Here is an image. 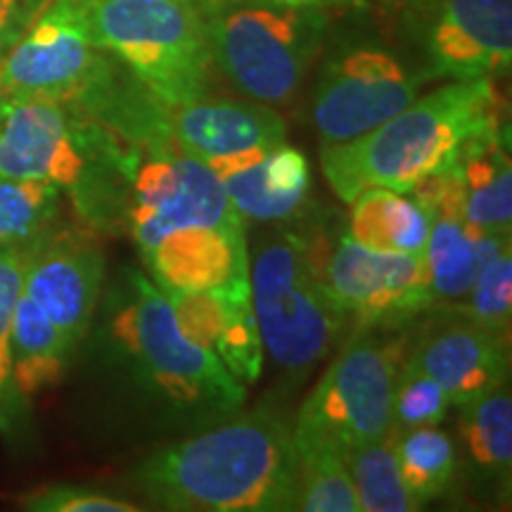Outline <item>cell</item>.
I'll return each mask as SVG.
<instances>
[{
    "instance_id": "7a4b0ae2",
    "label": "cell",
    "mask_w": 512,
    "mask_h": 512,
    "mask_svg": "<svg viewBox=\"0 0 512 512\" xmlns=\"http://www.w3.org/2000/svg\"><path fill=\"white\" fill-rule=\"evenodd\" d=\"M107 342L143 406L162 422L202 430L245 406V384L185 335L169 297L133 268L110 294Z\"/></svg>"
},
{
    "instance_id": "ffe728a7",
    "label": "cell",
    "mask_w": 512,
    "mask_h": 512,
    "mask_svg": "<svg viewBox=\"0 0 512 512\" xmlns=\"http://www.w3.org/2000/svg\"><path fill=\"white\" fill-rule=\"evenodd\" d=\"M465 221L475 233H510L512 226V164L508 124L489 128L467 140L453 162Z\"/></svg>"
},
{
    "instance_id": "44dd1931",
    "label": "cell",
    "mask_w": 512,
    "mask_h": 512,
    "mask_svg": "<svg viewBox=\"0 0 512 512\" xmlns=\"http://www.w3.org/2000/svg\"><path fill=\"white\" fill-rule=\"evenodd\" d=\"M221 183L242 221L285 223L309 200L311 166L302 152L283 143Z\"/></svg>"
},
{
    "instance_id": "5b68a950",
    "label": "cell",
    "mask_w": 512,
    "mask_h": 512,
    "mask_svg": "<svg viewBox=\"0 0 512 512\" xmlns=\"http://www.w3.org/2000/svg\"><path fill=\"white\" fill-rule=\"evenodd\" d=\"M211 64L247 98H294L328 31V12L283 0H192Z\"/></svg>"
},
{
    "instance_id": "f1b7e54d",
    "label": "cell",
    "mask_w": 512,
    "mask_h": 512,
    "mask_svg": "<svg viewBox=\"0 0 512 512\" xmlns=\"http://www.w3.org/2000/svg\"><path fill=\"white\" fill-rule=\"evenodd\" d=\"M297 510L361 512L347 460L337 456H313L299 460Z\"/></svg>"
},
{
    "instance_id": "ba28073f",
    "label": "cell",
    "mask_w": 512,
    "mask_h": 512,
    "mask_svg": "<svg viewBox=\"0 0 512 512\" xmlns=\"http://www.w3.org/2000/svg\"><path fill=\"white\" fill-rule=\"evenodd\" d=\"M396 351L358 328L330 368L306 396L292 425L299 460L313 456L344 458L356 446L392 432V392Z\"/></svg>"
},
{
    "instance_id": "d4e9b609",
    "label": "cell",
    "mask_w": 512,
    "mask_h": 512,
    "mask_svg": "<svg viewBox=\"0 0 512 512\" xmlns=\"http://www.w3.org/2000/svg\"><path fill=\"white\" fill-rule=\"evenodd\" d=\"M394 448L401 479L418 510L444 496L456 482V444L451 434L437 425L396 432Z\"/></svg>"
},
{
    "instance_id": "5bb4252c",
    "label": "cell",
    "mask_w": 512,
    "mask_h": 512,
    "mask_svg": "<svg viewBox=\"0 0 512 512\" xmlns=\"http://www.w3.org/2000/svg\"><path fill=\"white\" fill-rule=\"evenodd\" d=\"M411 195L430 214L425 249L432 304H460L486 261L510 249V233H475L465 221L463 192L453 164L415 183Z\"/></svg>"
},
{
    "instance_id": "3957f363",
    "label": "cell",
    "mask_w": 512,
    "mask_h": 512,
    "mask_svg": "<svg viewBox=\"0 0 512 512\" xmlns=\"http://www.w3.org/2000/svg\"><path fill=\"white\" fill-rule=\"evenodd\" d=\"M503 124L496 79L448 81L363 136L320 147V169L344 202L368 188L408 192L456 162L467 140Z\"/></svg>"
},
{
    "instance_id": "d6986e66",
    "label": "cell",
    "mask_w": 512,
    "mask_h": 512,
    "mask_svg": "<svg viewBox=\"0 0 512 512\" xmlns=\"http://www.w3.org/2000/svg\"><path fill=\"white\" fill-rule=\"evenodd\" d=\"M143 261L164 294L200 292L247 278L245 223L174 230L143 252Z\"/></svg>"
},
{
    "instance_id": "cb8c5ba5",
    "label": "cell",
    "mask_w": 512,
    "mask_h": 512,
    "mask_svg": "<svg viewBox=\"0 0 512 512\" xmlns=\"http://www.w3.org/2000/svg\"><path fill=\"white\" fill-rule=\"evenodd\" d=\"M12 387L19 399L46 392L67 373L74 349L29 294L19 297L10 335Z\"/></svg>"
},
{
    "instance_id": "7402d4cb",
    "label": "cell",
    "mask_w": 512,
    "mask_h": 512,
    "mask_svg": "<svg viewBox=\"0 0 512 512\" xmlns=\"http://www.w3.org/2000/svg\"><path fill=\"white\" fill-rule=\"evenodd\" d=\"M456 420L458 470L477 482H508L512 465V396L508 382L460 403Z\"/></svg>"
},
{
    "instance_id": "277c9868",
    "label": "cell",
    "mask_w": 512,
    "mask_h": 512,
    "mask_svg": "<svg viewBox=\"0 0 512 512\" xmlns=\"http://www.w3.org/2000/svg\"><path fill=\"white\" fill-rule=\"evenodd\" d=\"M131 150L133 143L72 105L0 95V176L57 185L95 228L126 226Z\"/></svg>"
},
{
    "instance_id": "484cf974",
    "label": "cell",
    "mask_w": 512,
    "mask_h": 512,
    "mask_svg": "<svg viewBox=\"0 0 512 512\" xmlns=\"http://www.w3.org/2000/svg\"><path fill=\"white\" fill-rule=\"evenodd\" d=\"M60 195L48 181L0 176V247H31L53 230Z\"/></svg>"
},
{
    "instance_id": "f546056e",
    "label": "cell",
    "mask_w": 512,
    "mask_h": 512,
    "mask_svg": "<svg viewBox=\"0 0 512 512\" xmlns=\"http://www.w3.org/2000/svg\"><path fill=\"white\" fill-rule=\"evenodd\" d=\"M463 316L482 328L508 337L512 318V254L510 249L486 261L463 299Z\"/></svg>"
},
{
    "instance_id": "e575fe53",
    "label": "cell",
    "mask_w": 512,
    "mask_h": 512,
    "mask_svg": "<svg viewBox=\"0 0 512 512\" xmlns=\"http://www.w3.org/2000/svg\"><path fill=\"white\" fill-rule=\"evenodd\" d=\"M0 95H3V93H0Z\"/></svg>"
},
{
    "instance_id": "9c48e42d",
    "label": "cell",
    "mask_w": 512,
    "mask_h": 512,
    "mask_svg": "<svg viewBox=\"0 0 512 512\" xmlns=\"http://www.w3.org/2000/svg\"><path fill=\"white\" fill-rule=\"evenodd\" d=\"M105 50L88 29L86 0H41L27 29L0 55V93L86 112L112 83Z\"/></svg>"
},
{
    "instance_id": "83f0119b",
    "label": "cell",
    "mask_w": 512,
    "mask_h": 512,
    "mask_svg": "<svg viewBox=\"0 0 512 512\" xmlns=\"http://www.w3.org/2000/svg\"><path fill=\"white\" fill-rule=\"evenodd\" d=\"M453 408L446 389L425 370L406 361L396 370L392 392V430L406 432L444 422Z\"/></svg>"
},
{
    "instance_id": "2e32d148",
    "label": "cell",
    "mask_w": 512,
    "mask_h": 512,
    "mask_svg": "<svg viewBox=\"0 0 512 512\" xmlns=\"http://www.w3.org/2000/svg\"><path fill=\"white\" fill-rule=\"evenodd\" d=\"M105 280V256L76 233L48 230L29 249L24 294L53 320L64 339L79 347L88 332Z\"/></svg>"
},
{
    "instance_id": "e0dca14e",
    "label": "cell",
    "mask_w": 512,
    "mask_h": 512,
    "mask_svg": "<svg viewBox=\"0 0 512 512\" xmlns=\"http://www.w3.org/2000/svg\"><path fill=\"white\" fill-rule=\"evenodd\" d=\"M181 330L211 351L235 380L252 384L264 366V344L252 309L247 278L200 292L166 294Z\"/></svg>"
},
{
    "instance_id": "603a6c76",
    "label": "cell",
    "mask_w": 512,
    "mask_h": 512,
    "mask_svg": "<svg viewBox=\"0 0 512 512\" xmlns=\"http://www.w3.org/2000/svg\"><path fill=\"white\" fill-rule=\"evenodd\" d=\"M351 204L347 235L377 252L425 256L430 240V214L411 192L368 188Z\"/></svg>"
},
{
    "instance_id": "8992f818",
    "label": "cell",
    "mask_w": 512,
    "mask_h": 512,
    "mask_svg": "<svg viewBox=\"0 0 512 512\" xmlns=\"http://www.w3.org/2000/svg\"><path fill=\"white\" fill-rule=\"evenodd\" d=\"M316 254L302 233L271 230L249 259V292L264 354L292 377L318 366L349 325L330 297Z\"/></svg>"
},
{
    "instance_id": "836d02e7",
    "label": "cell",
    "mask_w": 512,
    "mask_h": 512,
    "mask_svg": "<svg viewBox=\"0 0 512 512\" xmlns=\"http://www.w3.org/2000/svg\"><path fill=\"white\" fill-rule=\"evenodd\" d=\"M283 3L299 5V8H316V10H328L332 5H351L358 0H283Z\"/></svg>"
},
{
    "instance_id": "ac0fdd59",
    "label": "cell",
    "mask_w": 512,
    "mask_h": 512,
    "mask_svg": "<svg viewBox=\"0 0 512 512\" xmlns=\"http://www.w3.org/2000/svg\"><path fill=\"white\" fill-rule=\"evenodd\" d=\"M406 361L432 375L460 406L508 382V337L460 313L422 332Z\"/></svg>"
},
{
    "instance_id": "4fadbf2b",
    "label": "cell",
    "mask_w": 512,
    "mask_h": 512,
    "mask_svg": "<svg viewBox=\"0 0 512 512\" xmlns=\"http://www.w3.org/2000/svg\"><path fill=\"white\" fill-rule=\"evenodd\" d=\"M169 136L183 155L226 178L287 143L285 119L264 102L197 98L166 110Z\"/></svg>"
},
{
    "instance_id": "6da1fadb",
    "label": "cell",
    "mask_w": 512,
    "mask_h": 512,
    "mask_svg": "<svg viewBox=\"0 0 512 512\" xmlns=\"http://www.w3.org/2000/svg\"><path fill=\"white\" fill-rule=\"evenodd\" d=\"M133 484L162 510L290 512L299 498L292 427L273 406L235 413L140 460Z\"/></svg>"
},
{
    "instance_id": "8fae6325",
    "label": "cell",
    "mask_w": 512,
    "mask_h": 512,
    "mask_svg": "<svg viewBox=\"0 0 512 512\" xmlns=\"http://www.w3.org/2000/svg\"><path fill=\"white\" fill-rule=\"evenodd\" d=\"M425 79L430 74H420L384 46L339 48L313 86L311 124L323 145L347 143L411 105Z\"/></svg>"
},
{
    "instance_id": "30bf717a",
    "label": "cell",
    "mask_w": 512,
    "mask_h": 512,
    "mask_svg": "<svg viewBox=\"0 0 512 512\" xmlns=\"http://www.w3.org/2000/svg\"><path fill=\"white\" fill-rule=\"evenodd\" d=\"M242 216L221 178L176 145H133L126 228L140 254L164 235L192 226H238Z\"/></svg>"
},
{
    "instance_id": "d6a6232c",
    "label": "cell",
    "mask_w": 512,
    "mask_h": 512,
    "mask_svg": "<svg viewBox=\"0 0 512 512\" xmlns=\"http://www.w3.org/2000/svg\"><path fill=\"white\" fill-rule=\"evenodd\" d=\"M41 0H0V55L22 36Z\"/></svg>"
},
{
    "instance_id": "4dcf8cb0",
    "label": "cell",
    "mask_w": 512,
    "mask_h": 512,
    "mask_svg": "<svg viewBox=\"0 0 512 512\" xmlns=\"http://www.w3.org/2000/svg\"><path fill=\"white\" fill-rule=\"evenodd\" d=\"M31 247H0V401L15 394L12 387V351L10 335L19 297L24 292Z\"/></svg>"
},
{
    "instance_id": "7c38bea8",
    "label": "cell",
    "mask_w": 512,
    "mask_h": 512,
    "mask_svg": "<svg viewBox=\"0 0 512 512\" xmlns=\"http://www.w3.org/2000/svg\"><path fill=\"white\" fill-rule=\"evenodd\" d=\"M323 280L358 328H396L434 306L422 256L377 252L347 233L323 261Z\"/></svg>"
},
{
    "instance_id": "4316f807",
    "label": "cell",
    "mask_w": 512,
    "mask_h": 512,
    "mask_svg": "<svg viewBox=\"0 0 512 512\" xmlns=\"http://www.w3.org/2000/svg\"><path fill=\"white\" fill-rule=\"evenodd\" d=\"M394 444L396 432L392 430L387 437L356 446L347 456L361 512L418 510L401 479Z\"/></svg>"
},
{
    "instance_id": "1f68e13d",
    "label": "cell",
    "mask_w": 512,
    "mask_h": 512,
    "mask_svg": "<svg viewBox=\"0 0 512 512\" xmlns=\"http://www.w3.org/2000/svg\"><path fill=\"white\" fill-rule=\"evenodd\" d=\"M22 508L31 512H138L136 503L88 486L50 484L22 498Z\"/></svg>"
},
{
    "instance_id": "9a60e30c",
    "label": "cell",
    "mask_w": 512,
    "mask_h": 512,
    "mask_svg": "<svg viewBox=\"0 0 512 512\" xmlns=\"http://www.w3.org/2000/svg\"><path fill=\"white\" fill-rule=\"evenodd\" d=\"M430 76L496 79L512 62V0H437L425 27Z\"/></svg>"
},
{
    "instance_id": "52a82bcc",
    "label": "cell",
    "mask_w": 512,
    "mask_h": 512,
    "mask_svg": "<svg viewBox=\"0 0 512 512\" xmlns=\"http://www.w3.org/2000/svg\"><path fill=\"white\" fill-rule=\"evenodd\" d=\"M95 46L164 107L204 98L211 55L192 0H86Z\"/></svg>"
}]
</instances>
